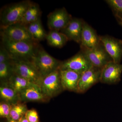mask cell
Returning a JSON list of instances; mask_svg holds the SVG:
<instances>
[{
  "label": "cell",
  "instance_id": "cell-1",
  "mask_svg": "<svg viewBox=\"0 0 122 122\" xmlns=\"http://www.w3.org/2000/svg\"><path fill=\"white\" fill-rule=\"evenodd\" d=\"M1 44L9 53L12 60L31 61L39 47L37 42L15 41L1 37Z\"/></svg>",
  "mask_w": 122,
  "mask_h": 122
},
{
  "label": "cell",
  "instance_id": "cell-2",
  "mask_svg": "<svg viewBox=\"0 0 122 122\" xmlns=\"http://www.w3.org/2000/svg\"><path fill=\"white\" fill-rule=\"evenodd\" d=\"M32 2L22 1L9 5L1 10L0 14V27H5L19 23Z\"/></svg>",
  "mask_w": 122,
  "mask_h": 122
},
{
  "label": "cell",
  "instance_id": "cell-3",
  "mask_svg": "<svg viewBox=\"0 0 122 122\" xmlns=\"http://www.w3.org/2000/svg\"><path fill=\"white\" fill-rule=\"evenodd\" d=\"M31 61L43 78L59 69L61 62L39 46Z\"/></svg>",
  "mask_w": 122,
  "mask_h": 122
},
{
  "label": "cell",
  "instance_id": "cell-4",
  "mask_svg": "<svg viewBox=\"0 0 122 122\" xmlns=\"http://www.w3.org/2000/svg\"><path fill=\"white\" fill-rule=\"evenodd\" d=\"M14 73L40 86L43 78L32 61L12 60Z\"/></svg>",
  "mask_w": 122,
  "mask_h": 122
},
{
  "label": "cell",
  "instance_id": "cell-5",
  "mask_svg": "<svg viewBox=\"0 0 122 122\" xmlns=\"http://www.w3.org/2000/svg\"><path fill=\"white\" fill-rule=\"evenodd\" d=\"M40 86L44 95L50 99L64 91L59 68L44 77Z\"/></svg>",
  "mask_w": 122,
  "mask_h": 122
},
{
  "label": "cell",
  "instance_id": "cell-6",
  "mask_svg": "<svg viewBox=\"0 0 122 122\" xmlns=\"http://www.w3.org/2000/svg\"><path fill=\"white\" fill-rule=\"evenodd\" d=\"M0 35L1 37L11 41L36 42L30 36L26 26L20 23L0 27Z\"/></svg>",
  "mask_w": 122,
  "mask_h": 122
},
{
  "label": "cell",
  "instance_id": "cell-7",
  "mask_svg": "<svg viewBox=\"0 0 122 122\" xmlns=\"http://www.w3.org/2000/svg\"><path fill=\"white\" fill-rule=\"evenodd\" d=\"M92 66L86 55L81 51L73 56L61 62L59 69L70 70L82 74Z\"/></svg>",
  "mask_w": 122,
  "mask_h": 122
},
{
  "label": "cell",
  "instance_id": "cell-8",
  "mask_svg": "<svg viewBox=\"0 0 122 122\" xmlns=\"http://www.w3.org/2000/svg\"><path fill=\"white\" fill-rule=\"evenodd\" d=\"M81 51L86 55L93 66L102 69L107 63L113 61L101 42L93 48L82 49Z\"/></svg>",
  "mask_w": 122,
  "mask_h": 122
},
{
  "label": "cell",
  "instance_id": "cell-9",
  "mask_svg": "<svg viewBox=\"0 0 122 122\" xmlns=\"http://www.w3.org/2000/svg\"><path fill=\"white\" fill-rule=\"evenodd\" d=\"M102 68L93 66L81 75L76 93H83L100 82Z\"/></svg>",
  "mask_w": 122,
  "mask_h": 122
},
{
  "label": "cell",
  "instance_id": "cell-10",
  "mask_svg": "<svg viewBox=\"0 0 122 122\" xmlns=\"http://www.w3.org/2000/svg\"><path fill=\"white\" fill-rule=\"evenodd\" d=\"M72 18L65 8L57 9L48 15V28L50 30L60 31L68 25Z\"/></svg>",
  "mask_w": 122,
  "mask_h": 122
},
{
  "label": "cell",
  "instance_id": "cell-11",
  "mask_svg": "<svg viewBox=\"0 0 122 122\" xmlns=\"http://www.w3.org/2000/svg\"><path fill=\"white\" fill-rule=\"evenodd\" d=\"M122 64L111 61L102 69L100 82L113 85L118 83L121 80Z\"/></svg>",
  "mask_w": 122,
  "mask_h": 122
},
{
  "label": "cell",
  "instance_id": "cell-12",
  "mask_svg": "<svg viewBox=\"0 0 122 122\" xmlns=\"http://www.w3.org/2000/svg\"><path fill=\"white\" fill-rule=\"evenodd\" d=\"M101 42L113 61L120 63L122 58V41L108 35L100 37Z\"/></svg>",
  "mask_w": 122,
  "mask_h": 122
},
{
  "label": "cell",
  "instance_id": "cell-13",
  "mask_svg": "<svg viewBox=\"0 0 122 122\" xmlns=\"http://www.w3.org/2000/svg\"><path fill=\"white\" fill-rule=\"evenodd\" d=\"M21 102H48L50 99L44 95L38 85L31 83L19 94Z\"/></svg>",
  "mask_w": 122,
  "mask_h": 122
},
{
  "label": "cell",
  "instance_id": "cell-14",
  "mask_svg": "<svg viewBox=\"0 0 122 122\" xmlns=\"http://www.w3.org/2000/svg\"><path fill=\"white\" fill-rule=\"evenodd\" d=\"M84 22L81 19L72 18L68 25L60 32L65 35L68 40L80 44Z\"/></svg>",
  "mask_w": 122,
  "mask_h": 122
},
{
  "label": "cell",
  "instance_id": "cell-15",
  "mask_svg": "<svg viewBox=\"0 0 122 122\" xmlns=\"http://www.w3.org/2000/svg\"><path fill=\"white\" fill-rule=\"evenodd\" d=\"M100 42V37L95 30L84 22L80 44L81 49H92L98 45Z\"/></svg>",
  "mask_w": 122,
  "mask_h": 122
},
{
  "label": "cell",
  "instance_id": "cell-16",
  "mask_svg": "<svg viewBox=\"0 0 122 122\" xmlns=\"http://www.w3.org/2000/svg\"><path fill=\"white\" fill-rule=\"evenodd\" d=\"M60 72L64 90L77 92L79 81L82 74L70 70H60Z\"/></svg>",
  "mask_w": 122,
  "mask_h": 122
},
{
  "label": "cell",
  "instance_id": "cell-17",
  "mask_svg": "<svg viewBox=\"0 0 122 122\" xmlns=\"http://www.w3.org/2000/svg\"><path fill=\"white\" fill-rule=\"evenodd\" d=\"M26 26L30 36L36 42L38 43L46 39L47 34L42 25L41 18Z\"/></svg>",
  "mask_w": 122,
  "mask_h": 122
},
{
  "label": "cell",
  "instance_id": "cell-18",
  "mask_svg": "<svg viewBox=\"0 0 122 122\" xmlns=\"http://www.w3.org/2000/svg\"><path fill=\"white\" fill-rule=\"evenodd\" d=\"M0 96L4 102L11 105L21 102L19 94L5 83H2L1 85Z\"/></svg>",
  "mask_w": 122,
  "mask_h": 122
},
{
  "label": "cell",
  "instance_id": "cell-19",
  "mask_svg": "<svg viewBox=\"0 0 122 122\" xmlns=\"http://www.w3.org/2000/svg\"><path fill=\"white\" fill-rule=\"evenodd\" d=\"M41 11L39 5L33 2L19 23L26 26L41 18Z\"/></svg>",
  "mask_w": 122,
  "mask_h": 122
},
{
  "label": "cell",
  "instance_id": "cell-20",
  "mask_svg": "<svg viewBox=\"0 0 122 122\" xmlns=\"http://www.w3.org/2000/svg\"><path fill=\"white\" fill-rule=\"evenodd\" d=\"M46 39L51 46L57 48L63 47L69 40L65 35L57 30H50L46 35Z\"/></svg>",
  "mask_w": 122,
  "mask_h": 122
},
{
  "label": "cell",
  "instance_id": "cell-21",
  "mask_svg": "<svg viewBox=\"0 0 122 122\" xmlns=\"http://www.w3.org/2000/svg\"><path fill=\"white\" fill-rule=\"evenodd\" d=\"M30 83L26 79L14 73L5 83L12 87L18 94L29 86Z\"/></svg>",
  "mask_w": 122,
  "mask_h": 122
},
{
  "label": "cell",
  "instance_id": "cell-22",
  "mask_svg": "<svg viewBox=\"0 0 122 122\" xmlns=\"http://www.w3.org/2000/svg\"><path fill=\"white\" fill-rule=\"evenodd\" d=\"M28 110L26 105L21 102L11 105L10 118L14 120H19L25 115Z\"/></svg>",
  "mask_w": 122,
  "mask_h": 122
},
{
  "label": "cell",
  "instance_id": "cell-23",
  "mask_svg": "<svg viewBox=\"0 0 122 122\" xmlns=\"http://www.w3.org/2000/svg\"><path fill=\"white\" fill-rule=\"evenodd\" d=\"M12 60L0 63L1 83H3L7 82L14 74Z\"/></svg>",
  "mask_w": 122,
  "mask_h": 122
},
{
  "label": "cell",
  "instance_id": "cell-24",
  "mask_svg": "<svg viewBox=\"0 0 122 122\" xmlns=\"http://www.w3.org/2000/svg\"><path fill=\"white\" fill-rule=\"evenodd\" d=\"M106 1L113 10L116 18H122V0H107Z\"/></svg>",
  "mask_w": 122,
  "mask_h": 122
},
{
  "label": "cell",
  "instance_id": "cell-25",
  "mask_svg": "<svg viewBox=\"0 0 122 122\" xmlns=\"http://www.w3.org/2000/svg\"><path fill=\"white\" fill-rule=\"evenodd\" d=\"M11 105L5 102H1L0 103V116L2 117L10 118Z\"/></svg>",
  "mask_w": 122,
  "mask_h": 122
},
{
  "label": "cell",
  "instance_id": "cell-26",
  "mask_svg": "<svg viewBox=\"0 0 122 122\" xmlns=\"http://www.w3.org/2000/svg\"><path fill=\"white\" fill-rule=\"evenodd\" d=\"M25 116L29 122H39L38 114L35 109L28 110Z\"/></svg>",
  "mask_w": 122,
  "mask_h": 122
},
{
  "label": "cell",
  "instance_id": "cell-27",
  "mask_svg": "<svg viewBox=\"0 0 122 122\" xmlns=\"http://www.w3.org/2000/svg\"><path fill=\"white\" fill-rule=\"evenodd\" d=\"M12 60L9 53L2 44L0 48V63Z\"/></svg>",
  "mask_w": 122,
  "mask_h": 122
},
{
  "label": "cell",
  "instance_id": "cell-28",
  "mask_svg": "<svg viewBox=\"0 0 122 122\" xmlns=\"http://www.w3.org/2000/svg\"><path fill=\"white\" fill-rule=\"evenodd\" d=\"M117 20L118 21L119 24H120V25L122 26V18H116Z\"/></svg>",
  "mask_w": 122,
  "mask_h": 122
},
{
  "label": "cell",
  "instance_id": "cell-29",
  "mask_svg": "<svg viewBox=\"0 0 122 122\" xmlns=\"http://www.w3.org/2000/svg\"><path fill=\"white\" fill-rule=\"evenodd\" d=\"M20 122H29L28 121V120H27V119H26L25 115H24V116L22 117V119H21Z\"/></svg>",
  "mask_w": 122,
  "mask_h": 122
},
{
  "label": "cell",
  "instance_id": "cell-30",
  "mask_svg": "<svg viewBox=\"0 0 122 122\" xmlns=\"http://www.w3.org/2000/svg\"><path fill=\"white\" fill-rule=\"evenodd\" d=\"M8 122H12V119H11L10 118L9 119Z\"/></svg>",
  "mask_w": 122,
  "mask_h": 122
}]
</instances>
